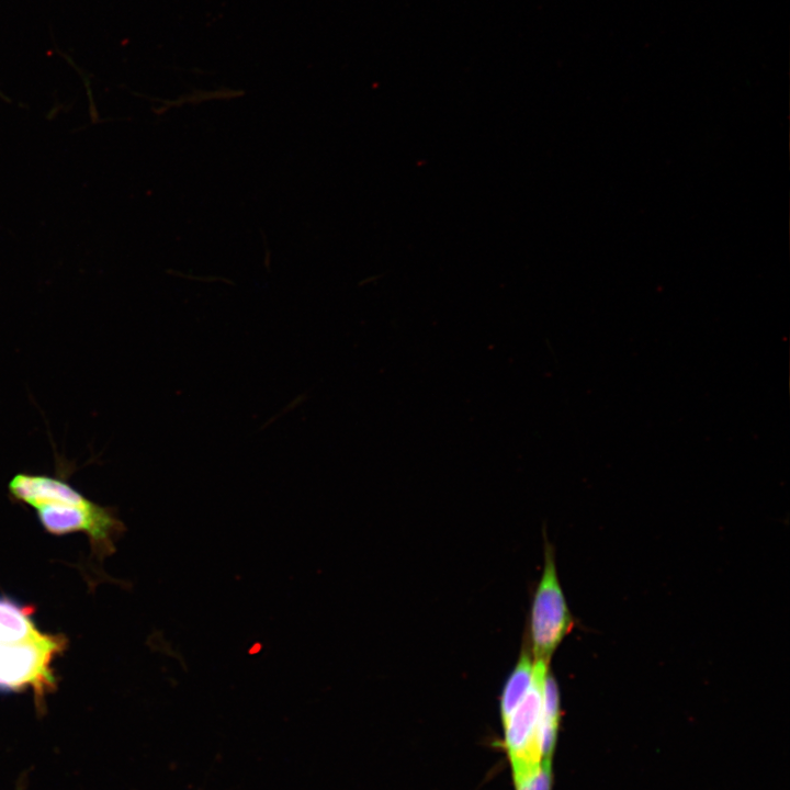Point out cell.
<instances>
[{
    "mask_svg": "<svg viewBox=\"0 0 790 790\" xmlns=\"http://www.w3.org/2000/svg\"><path fill=\"white\" fill-rule=\"evenodd\" d=\"M67 637L61 633L41 632L34 637L12 644H0V691L34 692L37 707L57 686L53 668L56 657L66 651Z\"/></svg>",
    "mask_w": 790,
    "mask_h": 790,
    "instance_id": "1",
    "label": "cell"
},
{
    "mask_svg": "<svg viewBox=\"0 0 790 790\" xmlns=\"http://www.w3.org/2000/svg\"><path fill=\"white\" fill-rule=\"evenodd\" d=\"M42 527L50 534L82 532L100 558L114 553L125 527L112 507L99 505L82 493L77 497L34 507Z\"/></svg>",
    "mask_w": 790,
    "mask_h": 790,
    "instance_id": "2",
    "label": "cell"
},
{
    "mask_svg": "<svg viewBox=\"0 0 790 790\" xmlns=\"http://www.w3.org/2000/svg\"><path fill=\"white\" fill-rule=\"evenodd\" d=\"M572 628L573 618L558 583L552 548L548 543L545 565L531 609L533 659L550 663L554 651Z\"/></svg>",
    "mask_w": 790,
    "mask_h": 790,
    "instance_id": "3",
    "label": "cell"
},
{
    "mask_svg": "<svg viewBox=\"0 0 790 790\" xmlns=\"http://www.w3.org/2000/svg\"><path fill=\"white\" fill-rule=\"evenodd\" d=\"M550 663L533 659V678L522 701L503 723L511 770L543 760L539 743L542 692Z\"/></svg>",
    "mask_w": 790,
    "mask_h": 790,
    "instance_id": "4",
    "label": "cell"
},
{
    "mask_svg": "<svg viewBox=\"0 0 790 790\" xmlns=\"http://www.w3.org/2000/svg\"><path fill=\"white\" fill-rule=\"evenodd\" d=\"M34 612L33 606L0 595V644L23 642L41 633Z\"/></svg>",
    "mask_w": 790,
    "mask_h": 790,
    "instance_id": "5",
    "label": "cell"
},
{
    "mask_svg": "<svg viewBox=\"0 0 790 790\" xmlns=\"http://www.w3.org/2000/svg\"><path fill=\"white\" fill-rule=\"evenodd\" d=\"M533 678V659L528 650H522L520 658L510 674L500 699L501 722L504 723L526 697Z\"/></svg>",
    "mask_w": 790,
    "mask_h": 790,
    "instance_id": "6",
    "label": "cell"
},
{
    "mask_svg": "<svg viewBox=\"0 0 790 790\" xmlns=\"http://www.w3.org/2000/svg\"><path fill=\"white\" fill-rule=\"evenodd\" d=\"M516 790H551V759L512 771Z\"/></svg>",
    "mask_w": 790,
    "mask_h": 790,
    "instance_id": "7",
    "label": "cell"
}]
</instances>
